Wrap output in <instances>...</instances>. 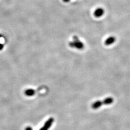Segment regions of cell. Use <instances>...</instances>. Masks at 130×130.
I'll list each match as a JSON object with an SVG mask.
<instances>
[{
	"instance_id": "obj_4",
	"label": "cell",
	"mask_w": 130,
	"mask_h": 130,
	"mask_svg": "<svg viewBox=\"0 0 130 130\" xmlns=\"http://www.w3.org/2000/svg\"><path fill=\"white\" fill-rule=\"evenodd\" d=\"M104 13V10L101 8L96 9L94 12V16L96 17H100L102 16Z\"/></svg>"
},
{
	"instance_id": "obj_8",
	"label": "cell",
	"mask_w": 130,
	"mask_h": 130,
	"mask_svg": "<svg viewBox=\"0 0 130 130\" xmlns=\"http://www.w3.org/2000/svg\"><path fill=\"white\" fill-rule=\"evenodd\" d=\"M25 130H33V129L31 127H27L25 128Z\"/></svg>"
},
{
	"instance_id": "obj_9",
	"label": "cell",
	"mask_w": 130,
	"mask_h": 130,
	"mask_svg": "<svg viewBox=\"0 0 130 130\" xmlns=\"http://www.w3.org/2000/svg\"><path fill=\"white\" fill-rule=\"evenodd\" d=\"M69 1H70V0H63V1L64 2H65V3H68V2H69Z\"/></svg>"
},
{
	"instance_id": "obj_3",
	"label": "cell",
	"mask_w": 130,
	"mask_h": 130,
	"mask_svg": "<svg viewBox=\"0 0 130 130\" xmlns=\"http://www.w3.org/2000/svg\"><path fill=\"white\" fill-rule=\"evenodd\" d=\"M54 119L53 118H51L49 119L44 123V125L39 130H48L51 125L54 122Z\"/></svg>"
},
{
	"instance_id": "obj_1",
	"label": "cell",
	"mask_w": 130,
	"mask_h": 130,
	"mask_svg": "<svg viewBox=\"0 0 130 130\" xmlns=\"http://www.w3.org/2000/svg\"><path fill=\"white\" fill-rule=\"evenodd\" d=\"M113 98L111 97H109V98H106L105 99H104L103 101H97L94 103L92 105V108L94 109H97L103 105H110V104L113 103Z\"/></svg>"
},
{
	"instance_id": "obj_7",
	"label": "cell",
	"mask_w": 130,
	"mask_h": 130,
	"mask_svg": "<svg viewBox=\"0 0 130 130\" xmlns=\"http://www.w3.org/2000/svg\"><path fill=\"white\" fill-rule=\"evenodd\" d=\"M2 37V35L0 34V38H1ZM4 44L3 43H1V42H0V51L2 50L4 48Z\"/></svg>"
},
{
	"instance_id": "obj_6",
	"label": "cell",
	"mask_w": 130,
	"mask_h": 130,
	"mask_svg": "<svg viewBox=\"0 0 130 130\" xmlns=\"http://www.w3.org/2000/svg\"><path fill=\"white\" fill-rule=\"evenodd\" d=\"M35 91L34 90L32 89H29L25 91V94L28 96H31L35 94Z\"/></svg>"
},
{
	"instance_id": "obj_2",
	"label": "cell",
	"mask_w": 130,
	"mask_h": 130,
	"mask_svg": "<svg viewBox=\"0 0 130 130\" xmlns=\"http://www.w3.org/2000/svg\"><path fill=\"white\" fill-rule=\"evenodd\" d=\"M73 41L70 42L69 43L70 47L75 48L78 49H82L84 48V44L80 41L79 39L76 36H73Z\"/></svg>"
},
{
	"instance_id": "obj_5",
	"label": "cell",
	"mask_w": 130,
	"mask_h": 130,
	"mask_svg": "<svg viewBox=\"0 0 130 130\" xmlns=\"http://www.w3.org/2000/svg\"><path fill=\"white\" fill-rule=\"evenodd\" d=\"M116 41V38L114 37L111 36L109 37L105 42V44L106 45H109L113 43Z\"/></svg>"
}]
</instances>
